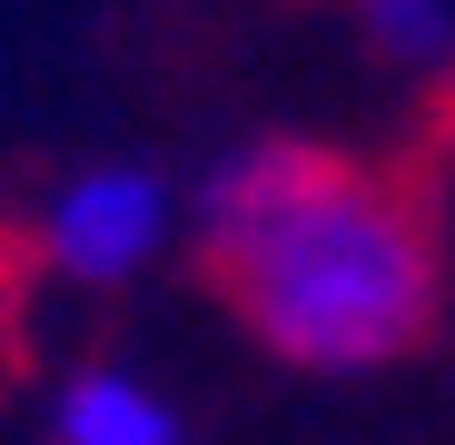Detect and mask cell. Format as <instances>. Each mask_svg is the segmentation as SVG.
Segmentation results:
<instances>
[{
  "label": "cell",
  "instance_id": "1",
  "mask_svg": "<svg viewBox=\"0 0 455 445\" xmlns=\"http://www.w3.org/2000/svg\"><path fill=\"white\" fill-rule=\"evenodd\" d=\"M208 297L297 377H376L445 317L435 198L317 139H238L188 198Z\"/></svg>",
  "mask_w": 455,
  "mask_h": 445
},
{
  "label": "cell",
  "instance_id": "2",
  "mask_svg": "<svg viewBox=\"0 0 455 445\" xmlns=\"http://www.w3.org/2000/svg\"><path fill=\"white\" fill-rule=\"evenodd\" d=\"M179 218L188 198L159 179V169H139V159H109V169H80V179H60L40 198V228H30V258L69 287H119L139 277L148 258H159L179 238Z\"/></svg>",
  "mask_w": 455,
  "mask_h": 445
},
{
  "label": "cell",
  "instance_id": "3",
  "mask_svg": "<svg viewBox=\"0 0 455 445\" xmlns=\"http://www.w3.org/2000/svg\"><path fill=\"white\" fill-rule=\"evenodd\" d=\"M50 445H188V416L139 366H80L50 396Z\"/></svg>",
  "mask_w": 455,
  "mask_h": 445
},
{
  "label": "cell",
  "instance_id": "4",
  "mask_svg": "<svg viewBox=\"0 0 455 445\" xmlns=\"http://www.w3.org/2000/svg\"><path fill=\"white\" fill-rule=\"evenodd\" d=\"M347 20L387 69L455 80V0H347Z\"/></svg>",
  "mask_w": 455,
  "mask_h": 445
}]
</instances>
